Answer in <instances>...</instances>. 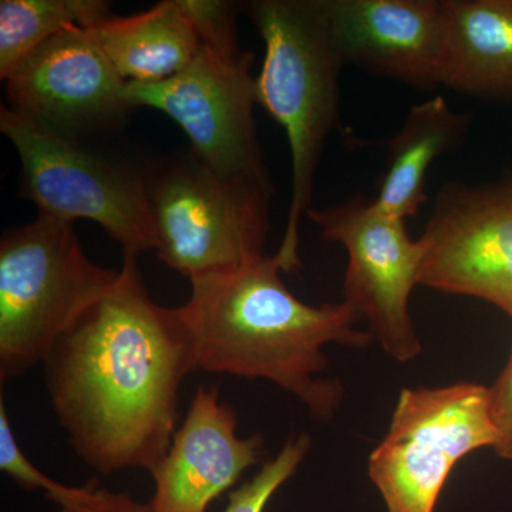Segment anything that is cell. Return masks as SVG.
<instances>
[{
    "instance_id": "obj_1",
    "label": "cell",
    "mask_w": 512,
    "mask_h": 512,
    "mask_svg": "<svg viewBox=\"0 0 512 512\" xmlns=\"http://www.w3.org/2000/svg\"><path fill=\"white\" fill-rule=\"evenodd\" d=\"M136 259L46 357L60 426L97 473L156 470L177 431L178 397L194 353L173 309L153 302Z\"/></svg>"
},
{
    "instance_id": "obj_2",
    "label": "cell",
    "mask_w": 512,
    "mask_h": 512,
    "mask_svg": "<svg viewBox=\"0 0 512 512\" xmlns=\"http://www.w3.org/2000/svg\"><path fill=\"white\" fill-rule=\"evenodd\" d=\"M284 265L275 255L239 268L191 279L190 298L173 308L194 353L195 367L264 379L292 394L313 419H332L345 389L320 373L323 348L362 349L373 342L356 328L359 316L346 305L313 306L286 288Z\"/></svg>"
},
{
    "instance_id": "obj_3",
    "label": "cell",
    "mask_w": 512,
    "mask_h": 512,
    "mask_svg": "<svg viewBox=\"0 0 512 512\" xmlns=\"http://www.w3.org/2000/svg\"><path fill=\"white\" fill-rule=\"evenodd\" d=\"M265 43L255 77L256 104L284 128L291 150V204L276 258L286 274L301 268V222L311 210L326 140L339 124V74L345 66L333 42L322 0L241 3Z\"/></svg>"
},
{
    "instance_id": "obj_4",
    "label": "cell",
    "mask_w": 512,
    "mask_h": 512,
    "mask_svg": "<svg viewBox=\"0 0 512 512\" xmlns=\"http://www.w3.org/2000/svg\"><path fill=\"white\" fill-rule=\"evenodd\" d=\"M191 6L204 40L200 53L164 82L127 83L128 103L170 117L192 154L215 173L272 187L256 136L254 56L238 42L241 5L191 0Z\"/></svg>"
},
{
    "instance_id": "obj_5",
    "label": "cell",
    "mask_w": 512,
    "mask_h": 512,
    "mask_svg": "<svg viewBox=\"0 0 512 512\" xmlns=\"http://www.w3.org/2000/svg\"><path fill=\"white\" fill-rule=\"evenodd\" d=\"M120 271L87 258L73 222L37 214L0 241V382L43 363Z\"/></svg>"
},
{
    "instance_id": "obj_6",
    "label": "cell",
    "mask_w": 512,
    "mask_h": 512,
    "mask_svg": "<svg viewBox=\"0 0 512 512\" xmlns=\"http://www.w3.org/2000/svg\"><path fill=\"white\" fill-rule=\"evenodd\" d=\"M158 258L187 276L264 256L272 187L229 180L190 153L148 168Z\"/></svg>"
},
{
    "instance_id": "obj_7",
    "label": "cell",
    "mask_w": 512,
    "mask_h": 512,
    "mask_svg": "<svg viewBox=\"0 0 512 512\" xmlns=\"http://www.w3.org/2000/svg\"><path fill=\"white\" fill-rule=\"evenodd\" d=\"M0 131L18 151L22 194L39 214L90 220L123 247L124 256L156 251L148 170L113 161L2 106Z\"/></svg>"
},
{
    "instance_id": "obj_8",
    "label": "cell",
    "mask_w": 512,
    "mask_h": 512,
    "mask_svg": "<svg viewBox=\"0 0 512 512\" xmlns=\"http://www.w3.org/2000/svg\"><path fill=\"white\" fill-rule=\"evenodd\" d=\"M495 441L490 387H407L370 453L367 474L387 512H434L458 461Z\"/></svg>"
},
{
    "instance_id": "obj_9",
    "label": "cell",
    "mask_w": 512,
    "mask_h": 512,
    "mask_svg": "<svg viewBox=\"0 0 512 512\" xmlns=\"http://www.w3.org/2000/svg\"><path fill=\"white\" fill-rule=\"evenodd\" d=\"M308 218L322 237L348 252L343 302L366 320L373 340L396 362H412L421 342L410 316V295L419 285L421 245L406 222L377 210L363 195L329 208H311Z\"/></svg>"
},
{
    "instance_id": "obj_10",
    "label": "cell",
    "mask_w": 512,
    "mask_h": 512,
    "mask_svg": "<svg viewBox=\"0 0 512 512\" xmlns=\"http://www.w3.org/2000/svg\"><path fill=\"white\" fill-rule=\"evenodd\" d=\"M419 242V285L481 299L512 319V181L444 185Z\"/></svg>"
},
{
    "instance_id": "obj_11",
    "label": "cell",
    "mask_w": 512,
    "mask_h": 512,
    "mask_svg": "<svg viewBox=\"0 0 512 512\" xmlns=\"http://www.w3.org/2000/svg\"><path fill=\"white\" fill-rule=\"evenodd\" d=\"M5 83L6 107L72 140L119 123L133 110L126 80L87 28L49 40Z\"/></svg>"
},
{
    "instance_id": "obj_12",
    "label": "cell",
    "mask_w": 512,
    "mask_h": 512,
    "mask_svg": "<svg viewBox=\"0 0 512 512\" xmlns=\"http://www.w3.org/2000/svg\"><path fill=\"white\" fill-rule=\"evenodd\" d=\"M345 64L421 90L443 86V0H322Z\"/></svg>"
},
{
    "instance_id": "obj_13",
    "label": "cell",
    "mask_w": 512,
    "mask_h": 512,
    "mask_svg": "<svg viewBox=\"0 0 512 512\" xmlns=\"http://www.w3.org/2000/svg\"><path fill=\"white\" fill-rule=\"evenodd\" d=\"M265 456L259 434L238 436V414L215 387L200 386L167 453L151 473L153 512H207Z\"/></svg>"
},
{
    "instance_id": "obj_14",
    "label": "cell",
    "mask_w": 512,
    "mask_h": 512,
    "mask_svg": "<svg viewBox=\"0 0 512 512\" xmlns=\"http://www.w3.org/2000/svg\"><path fill=\"white\" fill-rule=\"evenodd\" d=\"M89 30L127 83L170 79L190 66L204 43L190 0H163L137 15H111Z\"/></svg>"
},
{
    "instance_id": "obj_15",
    "label": "cell",
    "mask_w": 512,
    "mask_h": 512,
    "mask_svg": "<svg viewBox=\"0 0 512 512\" xmlns=\"http://www.w3.org/2000/svg\"><path fill=\"white\" fill-rule=\"evenodd\" d=\"M443 86L484 100L512 99V0H443Z\"/></svg>"
},
{
    "instance_id": "obj_16",
    "label": "cell",
    "mask_w": 512,
    "mask_h": 512,
    "mask_svg": "<svg viewBox=\"0 0 512 512\" xmlns=\"http://www.w3.org/2000/svg\"><path fill=\"white\" fill-rule=\"evenodd\" d=\"M468 126L470 116L451 110L443 97L413 106L402 128L387 141V167L373 198L377 210L404 222L414 217L427 200L431 165L463 141Z\"/></svg>"
},
{
    "instance_id": "obj_17",
    "label": "cell",
    "mask_w": 512,
    "mask_h": 512,
    "mask_svg": "<svg viewBox=\"0 0 512 512\" xmlns=\"http://www.w3.org/2000/svg\"><path fill=\"white\" fill-rule=\"evenodd\" d=\"M104 0H2L0 2V79L49 40L74 28H93L109 18Z\"/></svg>"
},
{
    "instance_id": "obj_18",
    "label": "cell",
    "mask_w": 512,
    "mask_h": 512,
    "mask_svg": "<svg viewBox=\"0 0 512 512\" xmlns=\"http://www.w3.org/2000/svg\"><path fill=\"white\" fill-rule=\"evenodd\" d=\"M311 446L312 440L308 434L291 437L251 480L229 494L224 512H264L276 491L295 476Z\"/></svg>"
},
{
    "instance_id": "obj_19",
    "label": "cell",
    "mask_w": 512,
    "mask_h": 512,
    "mask_svg": "<svg viewBox=\"0 0 512 512\" xmlns=\"http://www.w3.org/2000/svg\"><path fill=\"white\" fill-rule=\"evenodd\" d=\"M0 470L12 478L19 487L28 491H45L47 500L56 505L67 503L82 493V487H70L59 483L35 467L20 448L12 426H10L8 409L0 397Z\"/></svg>"
},
{
    "instance_id": "obj_20",
    "label": "cell",
    "mask_w": 512,
    "mask_h": 512,
    "mask_svg": "<svg viewBox=\"0 0 512 512\" xmlns=\"http://www.w3.org/2000/svg\"><path fill=\"white\" fill-rule=\"evenodd\" d=\"M490 403L497 431L494 453L512 463V349L500 376L490 386Z\"/></svg>"
},
{
    "instance_id": "obj_21",
    "label": "cell",
    "mask_w": 512,
    "mask_h": 512,
    "mask_svg": "<svg viewBox=\"0 0 512 512\" xmlns=\"http://www.w3.org/2000/svg\"><path fill=\"white\" fill-rule=\"evenodd\" d=\"M53 512H153L150 503H140L127 493L100 488L96 480L84 484L82 493Z\"/></svg>"
}]
</instances>
